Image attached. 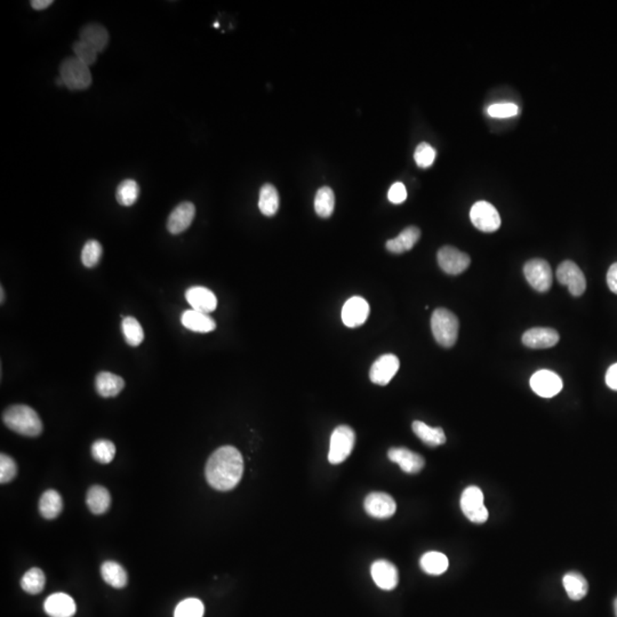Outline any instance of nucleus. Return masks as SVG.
I'll list each match as a JSON object with an SVG mask.
<instances>
[{
	"label": "nucleus",
	"instance_id": "obj_43",
	"mask_svg": "<svg viewBox=\"0 0 617 617\" xmlns=\"http://www.w3.org/2000/svg\"><path fill=\"white\" fill-rule=\"evenodd\" d=\"M388 198L392 204L398 205L404 203L407 199V190L405 185L402 182L392 184V187L389 190Z\"/></svg>",
	"mask_w": 617,
	"mask_h": 617
},
{
	"label": "nucleus",
	"instance_id": "obj_41",
	"mask_svg": "<svg viewBox=\"0 0 617 617\" xmlns=\"http://www.w3.org/2000/svg\"><path fill=\"white\" fill-rule=\"evenodd\" d=\"M73 52H75L76 58L78 60H81L83 63L88 66L94 64L96 62V58H98V52L81 41H76L73 44Z\"/></svg>",
	"mask_w": 617,
	"mask_h": 617
},
{
	"label": "nucleus",
	"instance_id": "obj_4",
	"mask_svg": "<svg viewBox=\"0 0 617 617\" xmlns=\"http://www.w3.org/2000/svg\"><path fill=\"white\" fill-rule=\"evenodd\" d=\"M60 78L64 86L71 91L87 89L92 83V75L88 66L83 63L77 58H68L61 63Z\"/></svg>",
	"mask_w": 617,
	"mask_h": 617
},
{
	"label": "nucleus",
	"instance_id": "obj_24",
	"mask_svg": "<svg viewBox=\"0 0 617 617\" xmlns=\"http://www.w3.org/2000/svg\"><path fill=\"white\" fill-rule=\"evenodd\" d=\"M125 387L123 377L109 372H101L95 379V388L98 394L103 398H111L121 394Z\"/></svg>",
	"mask_w": 617,
	"mask_h": 617
},
{
	"label": "nucleus",
	"instance_id": "obj_23",
	"mask_svg": "<svg viewBox=\"0 0 617 617\" xmlns=\"http://www.w3.org/2000/svg\"><path fill=\"white\" fill-rule=\"evenodd\" d=\"M421 237V231L417 227H408L402 230L398 237L387 241V250L391 253L402 254L411 250Z\"/></svg>",
	"mask_w": 617,
	"mask_h": 617
},
{
	"label": "nucleus",
	"instance_id": "obj_47",
	"mask_svg": "<svg viewBox=\"0 0 617 617\" xmlns=\"http://www.w3.org/2000/svg\"><path fill=\"white\" fill-rule=\"evenodd\" d=\"M0 293H1V300H0V301H1V303H4V300H5V295H4L3 286H1V288H0Z\"/></svg>",
	"mask_w": 617,
	"mask_h": 617
},
{
	"label": "nucleus",
	"instance_id": "obj_17",
	"mask_svg": "<svg viewBox=\"0 0 617 617\" xmlns=\"http://www.w3.org/2000/svg\"><path fill=\"white\" fill-rule=\"evenodd\" d=\"M388 457L392 462L399 465L406 474H419L424 468L425 461L419 454L414 453L407 448H391Z\"/></svg>",
	"mask_w": 617,
	"mask_h": 617
},
{
	"label": "nucleus",
	"instance_id": "obj_40",
	"mask_svg": "<svg viewBox=\"0 0 617 617\" xmlns=\"http://www.w3.org/2000/svg\"><path fill=\"white\" fill-rule=\"evenodd\" d=\"M18 474V466L12 457H9L6 454L0 455V482L1 484H9L12 481Z\"/></svg>",
	"mask_w": 617,
	"mask_h": 617
},
{
	"label": "nucleus",
	"instance_id": "obj_8",
	"mask_svg": "<svg viewBox=\"0 0 617 617\" xmlns=\"http://www.w3.org/2000/svg\"><path fill=\"white\" fill-rule=\"evenodd\" d=\"M471 222L482 233H495L501 227L500 214L487 201H478L470 210Z\"/></svg>",
	"mask_w": 617,
	"mask_h": 617
},
{
	"label": "nucleus",
	"instance_id": "obj_26",
	"mask_svg": "<svg viewBox=\"0 0 617 617\" xmlns=\"http://www.w3.org/2000/svg\"><path fill=\"white\" fill-rule=\"evenodd\" d=\"M564 588L571 600L578 601L588 593V584L586 577L577 571H571L565 574L563 578Z\"/></svg>",
	"mask_w": 617,
	"mask_h": 617
},
{
	"label": "nucleus",
	"instance_id": "obj_22",
	"mask_svg": "<svg viewBox=\"0 0 617 617\" xmlns=\"http://www.w3.org/2000/svg\"><path fill=\"white\" fill-rule=\"evenodd\" d=\"M81 39L96 52H103L109 44V34L103 26L98 24H89L81 30Z\"/></svg>",
	"mask_w": 617,
	"mask_h": 617
},
{
	"label": "nucleus",
	"instance_id": "obj_14",
	"mask_svg": "<svg viewBox=\"0 0 617 617\" xmlns=\"http://www.w3.org/2000/svg\"><path fill=\"white\" fill-rule=\"evenodd\" d=\"M369 315L367 301L360 296H353L347 300L342 309V320L349 328H356L364 324Z\"/></svg>",
	"mask_w": 617,
	"mask_h": 617
},
{
	"label": "nucleus",
	"instance_id": "obj_45",
	"mask_svg": "<svg viewBox=\"0 0 617 617\" xmlns=\"http://www.w3.org/2000/svg\"><path fill=\"white\" fill-rule=\"evenodd\" d=\"M607 284L609 290L614 294H617V262L611 265L607 272Z\"/></svg>",
	"mask_w": 617,
	"mask_h": 617
},
{
	"label": "nucleus",
	"instance_id": "obj_34",
	"mask_svg": "<svg viewBox=\"0 0 617 617\" xmlns=\"http://www.w3.org/2000/svg\"><path fill=\"white\" fill-rule=\"evenodd\" d=\"M121 330L127 345L138 347L144 340V330L134 317H125L121 322Z\"/></svg>",
	"mask_w": 617,
	"mask_h": 617
},
{
	"label": "nucleus",
	"instance_id": "obj_30",
	"mask_svg": "<svg viewBox=\"0 0 617 617\" xmlns=\"http://www.w3.org/2000/svg\"><path fill=\"white\" fill-rule=\"evenodd\" d=\"M101 575L104 582L116 588H125L127 584V573L123 566L115 561H106L101 567Z\"/></svg>",
	"mask_w": 617,
	"mask_h": 617
},
{
	"label": "nucleus",
	"instance_id": "obj_10",
	"mask_svg": "<svg viewBox=\"0 0 617 617\" xmlns=\"http://www.w3.org/2000/svg\"><path fill=\"white\" fill-rule=\"evenodd\" d=\"M557 279L560 284L568 287L569 293L575 297L583 295L586 290L584 273L574 262L564 261L557 269Z\"/></svg>",
	"mask_w": 617,
	"mask_h": 617
},
{
	"label": "nucleus",
	"instance_id": "obj_20",
	"mask_svg": "<svg viewBox=\"0 0 617 617\" xmlns=\"http://www.w3.org/2000/svg\"><path fill=\"white\" fill-rule=\"evenodd\" d=\"M44 609L51 617H72L76 614L75 600L69 594L54 593L47 598Z\"/></svg>",
	"mask_w": 617,
	"mask_h": 617
},
{
	"label": "nucleus",
	"instance_id": "obj_35",
	"mask_svg": "<svg viewBox=\"0 0 617 617\" xmlns=\"http://www.w3.org/2000/svg\"><path fill=\"white\" fill-rule=\"evenodd\" d=\"M45 574L41 568H31L26 571L21 580V586L26 593L38 594L45 588Z\"/></svg>",
	"mask_w": 617,
	"mask_h": 617
},
{
	"label": "nucleus",
	"instance_id": "obj_3",
	"mask_svg": "<svg viewBox=\"0 0 617 617\" xmlns=\"http://www.w3.org/2000/svg\"><path fill=\"white\" fill-rule=\"evenodd\" d=\"M459 319L445 307H438L431 317V330L438 345L452 347L459 336Z\"/></svg>",
	"mask_w": 617,
	"mask_h": 617
},
{
	"label": "nucleus",
	"instance_id": "obj_46",
	"mask_svg": "<svg viewBox=\"0 0 617 617\" xmlns=\"http://www.w3.org/2000/svg\"><path fill=\"white\" fill-rule=\"evenodd\" d=\"M53 4V0H34L31 1L32 9H37V11H41V9H47V7L51 6Z\"/></svg>",
	"mask_w": 617,
	"mask_h": 617
},
{
	"label": "nucleus",
	"instance_id": "obj_7",
	"mask_svg": "<svg viewBox=\"0 0 617 617\" xmlns=\"http://www.w3.org/2000/svg\"><path fill=\"white\" fill-rule=\"evenodd\" d=\"M526 280L531 287L540 293H546L552 286L551 267L546 260L534 259L524 267Z\"/></svg>",
	"mask_w": 617,
	"mask_h": 617
},
{
	"label": "nucleus",
	"instance_id": "obj_29",
	"mask_svg": "<svg viewBox=\"0 0 617 617\" xmlns=\"http://www.w3.org/2000/svg\"><path fill=\"white\" fill-rule=\"evenodd\" d=\"M423 571L430 575H442L448 569V558L442 552L430 551L423 554L419 560Z\"/></svg>",
	"mask_w": 617,
	"mask_h": 617
},
{
	"label": "nucleus",
	"instance_id": "obj_21",
	"mask_svg": "<svg viewBox=\"0 0 617 617\" xmlns=\"http://www.w3.org/2000/svg\"><path fill=\"white\" fill-rule=\"evenodd\" d=\"M181 322L187 330L197 333H210L216 328L215 320L208 316V313L200 312V311H184L181 317Z\"/></svg>",
	"mask_w": 617,
	"mask_h": 617
},
{
	"label": "nucleus",
	"instance_id": "obj_42",
	"mask_svg": "<svg viewBox=\"0 0 617 617\" xmlns=\"http://www.w3.org/2000/svg\"><path fill=\"white\" fill-rule=\"evenodd\" d=\"M487 112L493 118H511L519 113V108L514 103H497L489 106Z\"/></svg>",
	"mask_w": 617,
	"mask_h": 617
},
{
	"label": "nucleus",
	"instance_id": "obj_11",
	"mask_svg": "<svg viewBox=\"0 0 617 617\" xmlns=\"http://www.w3.org/2000/svg\"><path fill=\"white\" fill-rule=\"evenodd\" d=\"M400 362L398 357L392 353H387L375 360L370 367L369 379L377 385H387L394 379L397 372L399 370Z\"/></svg>",
	"mask_w": 617,
	"mask_h": 617
},
{
	"label": "nucleus",
	"instance_id": "obj_25",
	"mask_svg": "<svg viewBox=\"0 0 617 617\" xmlns=\"http://www.w3.org/2000/svg\"><path fill=\"white\" fill-rule=\"evenodd\" d=\"M87 506L94 514H106L111 504V496L103 486L95 485L89 488L86 497Z\"/></svg>",
	"mask_w": 617,
	"mask_h": 617
},
{
	"label": "nucleus",
	"instance_id": "obj_19",
	"mask_svg": "<svg viewBox=\"0 0 617 617\" xmlns=\"http://www.w3.org/2000/svg\"><path fill=\"white\" fill-rule=\"evenodd\" d=\"M559 342V334L552 328H531L523 335V343L531 349H548Z\"/></svg>",
	"mask_w": 617,
	"mask_h": 617
},
{
	"label": "nucleus",
	"instance_id": "obj_18",
	"mask_svg": "<svg viewBox=\"0 0 617 617\" xmlns=\"http://www.w3.org/2000/svg\"><path fill=\"white\" fill-rule=\"evenodd\" d=\"M185 299L193 307V310L210 313L218 307V299L212 290L201 286H195L185 292Z\"/></svg>",
	"mask_w": 617,
	"mask_h": 617
},
{
	"label": "nucleus",
	"instance_id": "obj_12",
	"mask_svg": "<svg viewBox=\"0 0 617 617\" xmlns=\"http://www.w3.org/2000/svg\"><path fill=\"white\" fill-rule=\"evenodd\" d=\"M529 383L531 390L543 398L557 396L563 389V379L551 370H539L531 377Z\"/></svg>",
	"mask_w": 617,
	"mask_h": 617
},
{
	"label": "nucleus",
	"instance_id": "obj_27",
	"mask_svg": "<svg viewBox=\"0 0 617 617\" xmlns=\"http://www.w3.org/2000/svg\"><path fill=\"white\" fill-rule=\"evenodd\" d=\"M412 428L414 434H417V438L422 440L425 445L437 447V446L444 445L446 442L445 432L442 428H431L421 421L413 422Z\"/></svg>",
	"mask_w": 617,
	"mask_h": 617
},
{
	"label": "nucleus",
	"instance_id": "obj_39",
	"mask_svg": "<svg viewBox=\"0 0 617 617\" xmlns=\"http://www.w3.org/2000/svg\"><path fill=\"white\" fill-rule=\"evenodd\" d=\"M436 155V150L427 142H422L415 149L414 159H415L417 166L421 167V168H428L434 164Z\"/></svg>",
	"mask_w": 617,
	"mask_h": 617
},
{
	"label": "nucleus",
	"instance_id": "obj_15",
	"mask_svg": "<svg viewBox=\"0 0 617 617\" xmlns=\"http://www.w3.org/2000/svg\"><path fill=\"white\" fill-rule=\"evenodd\" d=\"M374 582L382 590H394L399 582V573L394 564L388 560H377L370 567Z\"/></svg>",
	"mask_w": 617,
	"mask_h": 617
},
{
	"label": "nucleus",
	"instance_id": "obj_38",
	"mask_svg": "<svg viewBox=\"0 0 617 617\" xmlns=\"http://www.w3.org/2000/svg\"><path fill=\"white\" fill-rule=\"evenodd\" d=\"M102 253L103 248L98 240H88L81 250V262L86 267H95L98 265Z\"/></svg>",
	"mask_w": 617,
	"mask_h": 617
},
{
	"label": "nucleus",
	"instance_id": "obj_28",
	"mask_svg": "<svg viewBox=\"0 0 617 617\" xmlns=\"http://www.w3.org/2000/svg\"><path fill=\"white\" fill-rule=\"evenodd\" d=\"M63 509L62 497L56 491H46L39 501V511L45 519L52 520L58 517Z\"/></svg>",
	"mask_w": 617,
	"mask_h": 617
},
{
	"label": "nucleus",
	"instance_id": "obj_2",
	"mask_svg": "<svg viewBox=\"0 0 617 617\" xmlns=\"http://www.w3.org/2000/svg\"><path fill=\"white\" fill-rule=\"evenodd\" d=\"M3 421L7 428L22 436L38 437L43 432L41 417L29 406H11L4 412Z\"/></svg>",
	"mask_w": 617,
	"mask_h": 617
},
{
	"label": "nucleus",
	"instance_id": "obj_33",
	"mask_svg": "<svg viewBox=\"0 0 617 617\" xmlns=\"http://www.w3.org/2000/svg\"><path fill=\"white\" fill-rule=\"evenodd\" d=\"M140 195V187L138 182L134 181L132 178L123 180L119 185H118L117 191H116V199L121 206L130 207L136 204Z\"/></svg>",
	"mask_w": 617,
	"mask_h": 617
},
{
	"label": "nucleus",
	"instance_id": "obj_37",
	"mask_svg": "<svg viewBox=\"0 0 617 617\" xmlns=\"http://www.w3.org/2000/svg\"><path fill=\"white\" fill-rule=\"evenodd\" d=\"M205 607L200 600L189 598L176 606L174 617H203Z\"/></svg>",
	"mask_w": 617,
	"mask_h": 617
},
{
	"label": "nucleus",
	"instance_id": "obj_5",
	"mask_svg": "<svg viewBox=\"0 0 617 617\" xmlns=\"http://www.w3.org/2000/svg\"><path fill=\"white\" fill-rule=\"evenodd\" d=\"M356 444V434L349 425H340L330 437L328 461L332 464L345 462L352 453Z\"/></svg>",
	"mask_w": 617,
	"mask_h": 617
},
{
	"label": "nucleus",
	"instance_id": "obj_36",
	"mask_svg": "<svg viewBox=\"0 0 617 617\" xmlns=\"http://www.w3.org/2000/svg\"><path fill=\"white\" fill-rule=\"evenodd\" d=\"M92 455L101 464H108L115 459L116 446L110 440L100 439L92 446Z\"/></svg>",
	"mask_w": 617,
	"mask_h": 617
},
{
	"label": "nucleus",
	"instance_id": "obj_16",
	"mask_svg": "<svg viewBox=\"0 0 617 617\" xmlns=\"http://www.w3.org/2000/svg\"><path fill=\"white\" fill-rule=\"evenodd\" d=\"M195 215V207L190 201H184L173 210L167 220V230L172 235H180L193 223Z\"/></svg>",
	"mask_w": 617,
	"mask_h": 617
},
{
	"label": "nucleus",
	"instance_id": "obj_1",
	"mask_svg": "<svg viewBox=\"0 0 617 617\" xmlns=\"http://www.w3.org/2000/svg\"><path fill=\"white\" fill-rule=\"evenodd\" d=\"M244 474V459L240 452L233 446L216 449L207 461L206 479L218 491H231L238 485Z\"/></svg>",
	"mask_w": 617,
	"mask_h": 617
},
{
	"label": "nucleus",
	"instance_id": "obj_13",
	"mask_svg": "<svg viewBox=\"0 0 617 617\" xmlns=\"http://www.w3.org/2000/svg\"><path fill=\"white\" fill-rule=\"evenodd\" d=\"M364 510L372 517L388 519L396 514L397 504L387 493H370L364 500Z\"/></svg>",
	"mask_w": 617,
	"mask_h": 617
},
{
	"label": "nucleus",
	"instance_id": "obj_44",
	"mask_svg": "<svg viewBox=\"0 0 617 617\" xmlns=\"http://www.w3.org/2000/svg\"><path fill=\"white\" fill-rule=\"evenodd\" d=\"M606 384L611 390L617 391V364H611L606 373Z\"/></svg>",
	"mask_w": 617,
	"mask_h": 617
},
{
	"label": "nucleus",
	"instance_id": "obj_31",
	"mask_svg": "<svg viewBox=\"0 0 617 617\" xmlns=\"http://www.w3.org/2000/svg\"><path fill=\"white\" fill-rule=\"evenodd\" d=\"M259 208L263 215L270 218L279 210V195L272 184H265L260 190Z\"/></svg>",
	"mask_w": 617,
	"mask_h": 617
},
{
	"label": "nucleus",
	"instance_id": "obj_6",
	"mask_svg": "<svg viewBox=\"0 0 617 617\" xmlns=\"http://www.w3.org/2000/svg\"><path fill=\"white\" fill-rule=\"evenodd\" d=\"M484 501L485 497L479 487L469 486L465 488L461 496V509L471 523L484 524L487 521L489 514Z\"/></svg>",
	"mask_w": 617,
	"mask_h": 617
},
{
	"label": "nucleus",
	"instance_id": "obj_32",
	"mask_svg": "<svg viewBox=\"0 0 617 617\" xmlns=\"http://www.w3.org/2000/svg\"><path fill=\"white\" fill-rule=\"evenodd\" d=\"M335 208V195L330 187H322L315 197V210L322 218H330Z\"/></svg>",
	"mask_w": 617,
	"mask_h": 617
},
{
	"label": "nucleus",
	"instance_id": "obj_9",
	"mask_svg": "<svg viewBox=\"0 0 617 617\" xmlns=\"http://www.w3.org/2000/svg\"><path fill=\"white\" fill-rule=\"evenodd\" d=\"M438 265L447 275L457 276L470 267L471 260L468 254L463 253L455 247L445 246L440 248L437 255Z\"/></svg>",
	"mask_w": 617,
	"mask_h": 617
},
{
	"label": "nucleus",
	"instance_id": "obj_48",
	"mask_svg": "<svg viewBox=\"0 0 617 617\" xmlns=\"http://www.w3.org/2000/svg\"><path fill=\"white\" fill-rule=\"evenodd\" d=\"M614 611H615V616L617 617V598H616V599H615V601H614Z\"/></svg>",
	"mask_w": 617,
	"mask_h": 617
}]
</instances>
